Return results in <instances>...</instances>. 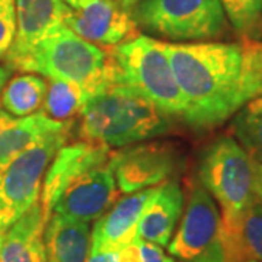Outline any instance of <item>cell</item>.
Instances as JSON below:
<instances>
[{
  "label": "cell",
  "mask_w": 262,
  "mask_h": 262,
  "mask_svg": "<svg viewBox=\"0 0 262 262\" xmlns=\"http://www.w3.org/2000/svg\"><path fill=\"white\" fill-rule=\"evenodd\" d=\"M10 70L6 66H0V94H2V89L3 86L6 84V82L9 80Z\"/></svg>",
  "instance_id": "f546056e"
},
{
  "label": "cell",
  "mask_w": 262,
  "mask_h": 262,
  "mask_svg": "<svg viewBox=\"0 0 262 262\" xmlns=\"http://www.w3.org/2000/svg\"><path fill=\"white\" fill-rule=\"evenodd\" d=\"M175 79L187 103L182 121L194 130H213L244 105L242 44L203 41L165 42Z\"/></svg>",
  "instance_id": "6da1fadb"
},
{
  "label": "cell",
  "mask_w": 262,
  "mask_h": 262,
  "mask_svg": "<svg viewBox=\"0 0 262 262\" xmlns=\"http://www.w3.org/2000/svg\"><path fill=\"white\" fill-rule=\"evenodd\" d=\"M253 175H255V192L262 200V162L253 160Z\"/></svg>",
  "instance_id": "f1b7e54d"
},
{
  "label": "cell",
  "mask_w": 262,
  "mask_h": 262,
  "mask_svg": "<svg viewBox=\"0 0 262 262\" xmlns=\"http://www.w3.org/2000/svg\"><path fill=\"white\" fill-rule=\"evenodd\" d=\"M196 179L220 208L219 233H232L245 211L258 198L253 160L230 134L222 136L203 150Z\"/></svg>",
  "instance_id": "277c9868"
},
{
  "label": "cell",
  "mask_w": 262,
  "mask_h": 262,
  "mask_svg": "<svg viewBox=\"0 0 262 262\" xmlns=\"http://www.w3.org/2000/svg\"><path fill=\"white\" fill-rule=\"evenodd\" d=\"M172 128V118L153 103L118 86H108L84 103L79 114V140L125 147L153 140Z\"/></svg>",
  "instance_id": "3957f363"
},
{
  "label": "cell",
  "mask_w": 262,
  "mask_h": 262,
  "mask_svg": "<svg viewBox=\"0 0 262 262\" xmlns=\"http://www.w3.org/2000/svg\"><path fill=\"white\" fill-rule=\"evenodd\" d=\"M229 131L251 159L262 162V95L249 99L233 114Z\"/></svg>",
  "instance_id": "7402d4cb"
},
{
  "label": "cell",
  "mask_w": 262,
  "mask_h": 262,
  "mask_svg": "<svg viewBox=\"0 0 262 262\" xmlns=\"http://www.w3.org/2000/svg\"><path fill=\"white\" fill-rule=\"evenodd\" d=\"M226 262H262V200L258 196L245 211L232 233H219Z\"/></svg>",
  "instance_id": "d6986e66"
},
{
  "label": "cell",
  "mask_w": 262,
  "mask_h": 262,
  "mask_svg": "<svg viewBox=\"0 0 262 262\" xmlns=\"http://www.w3.org/2000/svg\"><path fill=\"white\" fill-rule=\"evenodd\" d=\"M47 262H86L91 251V227L76 219L53 213L44 230Z\"/></svg>",
  "instance_id": "e0dca14e"
},
{
  "label": "cell",
  "mask_w": 262,
  "mask_h": 262,
  "mask_svg": "<svg viewBox=\"0 0 262 262\" xmlns=\"http://www.w3.org/2000/svg\"><path fill=\"white\" fill-rule=\"evenodd\" d=\"M67 12L63 0H16V34L3 58L10 72L44 38L66 25Z\"/></svg>",
  "instance_id": "4fadbf2b"
},
{
  "label": "cell",
  "mask_w": 262,
  "mask_h": 262,
  "mask_svg": "<svg viewBox=\"0 0 262 262\" xmlns=\"http://www.w3.org/2000/svg\"><path fill=\"white\" fill-rule=\"evenodd\" d=\"M67 125L73 124L53 121L39 111L16 118L0 108V169L46 134L61 130Z\"/></svg>",
  "instance_id": "ac0fdd59"
},
{
  "label": "cell",
  "mask_w": 262,
  "mask_h": 262,
  "mask_svg": "<svg viewBox=\"0 0 262 262\" xmlns=\"http://www.w3.org/2000/svg\"><path fill=\"white\" fill-rule=\"evenodd\" d=\"M187 262H226V256L225 252H223V246L220 244V239L217 237V241L207 251H204L201 255H198L194 259Z\"/></svg>",
  "instance_id": "4316f807"
},
{
  "label": "cell",
  "mask_w": 262,
  "mask_h": 262,
  "mask_svg": "<svg viewBox=\"0 0 262 262\" xmlns=\"http://www.w3.org/2000/svg\"><path fill=\"white\" fill-rule=\"evenodd\" d=\"M245 262H259V261H255V259H248V261Z\"/></svg>",
  "instance_id": "d6a6232c"
},
{
  "label": "cell",
  "mask_w": 262,
  "mask_h": 262,
  "mask_svg": "<svg viewBox=\"0 0 262 262\" xmlns=\"http://www.w3.org/2000/svg\"><path fill=\"white\" fill-rule=\"evenodd\" d=\"M86 262H117V252L101 251V249H92L91 248Z\"/></svg>",
  "instance_id": "83f0119b"
},
{
  "label": "cell",
  "mask_w": 262,
  "mask_h": 262,
  "mask_svg": "<svg viewBox=\"0 0 262 262\" xmlns=\"http://www.w3.org/2000/svg\"><path fill=\"white\" fill-rule=\"evenodd\" d=\"M229 25L244 41L262 37V0H219Z\"/></svg>",
  "instance_id": "603a6c76"
},
{
  "label": "cell",
  "mask_w": 262,
  "mask_h": 262,
  "mask_svg": "<svg viewBox=\"0 0 262 262\" xmlns=\"http://www.w3.org/2000/svg\"><path fill=\"white\" fill-rule=\"evenodd\" d=\"M66 5H70V3H73V2H76V0H63Z\"/></svg>",
  "instance_id": "1f68e13d"
},
{
  "label": "cell",
  "mask_w": 262,
  "mask_h": 262,
  "mask_svg": "<svg viewBox=\"0 0 262 262\" xmlns=\"http://www.w3.org/2000/svg\"><path fill=\"white\" fill-rule=\"evenodd\" d=\"M108 86H118L139 95L172 120H184L187 113V103L163 41L146 34H137L106 50Z\"/></svg>",
  "instance_id": "7a4b0ae2"
},
{
  "label": "cell",
  "mask_w": 262,
  "mask_h": 262,
  "mask_svg": "<svg viewBox=\"0 0 262 262\" xmlns=\"http://www.w3.org/2000/svg\"><path fill=\"white\" fill-rule=\"evenodd\" d=\"M73 125L48 133L0 169V233L39 201L48 165L72 136Z\"/></svg>",
  "instance_id": "52a82bcc"
},
{
  "label": "cell",
  "mask_w": 262,
  "mask_h": 262,
  "mask_svg": "<svg viewBox=\"0 0 262 262\" xmlns=\"http://www.w3.org/2000/svg\"><path fill=\"white\" fill-rule=\"evenodd\" d=\"M185 204L184 191L177 181L170 179L156 188L141 213L137 225V237L159 246H168Z\"/></svg>",
  "instance_id": "9a60e30c"
},
{
  "label": "cell",
  "mask_w": 262,
  "mask_h": 262,
  "mask_svg": "<svg viewBox=\"0 0 262 262\" xmlns=\"http://www.w3.org/2000/svg\"><path fill=\"white\" fill-rule=\"evenodd\" d=\"M182 158L175 144L147 140L111 153L110 166L121 194L137 192L170 181L181 169Z\"/></svg>",
  "instance_id": "ba28073f"
},
{
  "label": "cell",
  "mask_w": 262,
  "mask_h": 262,
  "mask_svg": "<svg viewBox=\"0 0 262 262\" xmlns=\"http://www.w3.org/2000/svg\"><path fill=\"white\" fill-rule=\"evenodd\" d=\"M242 102L262 95V41L242 42Z\"/></svg>",
  "instance_id": "cb8c5ba5"
},
{
  "label": "cell",
  "mask_w": 262,
  "mask_h": 262,
  "mask_svg": "<svg viewBox=\"0 0 262 262\" xmlns=\"http://www.w3.org/2000/svg\"><path fill=\"white\" fill-rule=\"evenodd\" d=\"M117 2H118V3L121 5L124 9L128 10L131 6H134V5H136L137 2H140V0H117Z\"/></svg>",
  "instance_id": "4dcf8cb0"
},
{
  "label": "cell",
  "mask_w": 262,
  "mask_h": 262,
  "mask_svg": "<svg viewBox=\"0 0 262 262\" xmlns=\"http://www.w3.org/2000/svg\"><path fill=\"white\" fill-rule=\"evenodd\" d=\"M50 83L44 102L39 113H42L50 120L61 124H73V120L79 117L89 96L82 89V86L64 80L48 79Z\"/></svg>",
  "instance_id": "44dd1931"
},
{
  "label": "cell",
  "mask_w": 262,
  "mask_h": 262,
  "mask_svg": "<svg viewBox=\"0 0 262 262\" xmlns=\"http://www.w3.org/2000/svg\"><path fill=\"white\" fill-rule=\"evenodd\" d=\"M178 232L169 242V253L187 262L214 244L220 232V210L198 179H192Z\"/></svg>",
  "instance_id": "30bf717a"
},
{
  "label": "cell",
  "mask_w": 262,
  "mask_h": 262,
  "mask_svg": "<svg viewBox=\"0 0 262 262\" xmlns=\"http://www.w3.org/2000/svg\"><path fill=\"white\" fill-rule=\"evenodd\" d=\"M46 225L47 220L38 201L2 234L0 262H47Z\"/></svg>",
  "instance_id": "2e32d148"
},
{
  "label": "cell",
  "mask_w": 262,
  "mask_h": 262,
  "mask_svg": "<svg viewBox=\"0 0 262 262\" xmlns=\"http://www.w3.org/2000/svg\"><path fill=\"white\" fill-rule=\"evenodd\" d=\"M128 12L146 35L169 42L214 41L229 31L219 0H140Z\"/></svg>",
  "instance_id": "8992f818"
},
{
  "label": "cell",
  "mask_w": 262,
  "mask_h": 262,
  "mask_svg": "<svg viewBox=\"0 0 262 262\" xmlns=\"http://www.w3.org/2000/svg\"><path fill=\"white\" fill-rule=\"evenodd\" d=\"M111 153V147L86 140L67 141L57 150L44 175L39 194V204L47 222L66 187L88 170L106 163Z\"/></svg>",
  "instance_id": "7c38bea8"
},
{
  "label": "cell",
  "mask_w": 262,
  "mask_h": 262,
  "mask_svg": "<svg viewBox=\"0 0 262 262\" xmlns=\"http://www.w3.org/2000/svg\"><path fill=\"white\" fill-rule=\"evenodd\" d=\"M120 194L108 160L69 184L58 196L53 213L84 223L96 222L115 204Z\"/></svg>",
  "instance_id": "8fae6325"
},
{
  "label": "cell",
  "mask_w": 262,
  "mask_h": 262,
  "mask_svg": "<svg viewBox=\"0 0 262 262\" xmlns=\"http://www.w3.org/2000/svg\"><path fill=\"white\" fill-rule=\"evenodd\" d=\"M47 88L46 77L35 73H19L3 86L0 108L16 118L32 115L41 110Z\"/></svg>",
  "instance_id": "ffe728a7"
},
{
  "label": "cell",
  "mask_w": 262,
  "mask_h": 262,
  "mask_svg": "<svg viewBox=\"0 0 262 262\" xmlns=\"http://www.w3.org/2000/svg\"><path fill=\"white\" fill-rule=\"evenodd\" d=\"M2 234L3 233H0V245H2Z\"/></svg>",
  "instance_id": "836d02e7"
},
{
  "label": "cell",
  "mask_w": 262,
  "mask_h": 262,
  "mask_svg": "<svg viewBox=\"0 0 262 262\" xmlns=\"http://www.w3.org/2000/svg\"><path fill=\"white\" fill-rule=\"evenodd\" d=\"M16 34V0H0V60L8 54Z\"/></svg>",
  "instance_id": "d4e9b609"
},
{
  "label": "cell",
  "mask_w": 262,
  "mask_h": 262,
  "mask_svg": "<svg viewBox=\"0 0 262 262\" xmlns=\"http://www.w3.org/2000/svg\"><path fill=\"white\" fill-rule=\"evenodd\" d=\"M156 188H146L118 198L105 214L95 222L91 230V248L118 252L125 245L137 239V225L141 213Z\"/></svg>",
  "instance_id": "5bb4252c"
},
{
  "label": "cell",
  "mask_w": 262,
  "mask_h": 262,
  "mask_svg": "<svg viewBox=\"0 0 262 262\" xmlns=\"http://www.w3.org/2000/svg\"><path fill=\"white\" fill-rule=\"evenodd\" d=\"M12 72L79 84L91 99L106 88V50L63 25L32 48Z\"/></svg>",
  "instance_id": "5b68a950"
},
{
  "label": "cell",
  "mask_w": 262,
  "mask_h": 262,
  "mask_svg": "<svg viewBox=\"0 0 262 262\" xmlns=\"http://www.w3.org/2000/svg\"><path fill=\"white\" fill-rule=\"evenodd\" d=\"M137 251H139V262H177L173 256H170L162 249V246L151 244L143 239H136Z\"/></svg>",
  "instance_id": "484cf974"
},
{
  "label": "cell",
  "mask_w": 262,
  "mask_h": 262,
  "mask_svg": "<svg viewBox=\"0 0 262 262\" xmlns=\"http://www.w3.org/2000/svg\"><path fill=\"white\" fill-rule=\"evenodd\" d=\"M64 24L101 48L115 47L139 34L130 12L117 0H76L69 5Z\"/></svg>",
  "instance_id": "9c48e42d"
}]
</instances>
